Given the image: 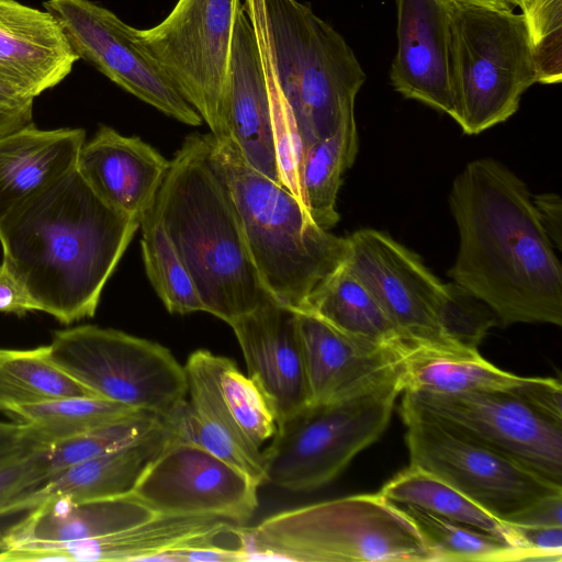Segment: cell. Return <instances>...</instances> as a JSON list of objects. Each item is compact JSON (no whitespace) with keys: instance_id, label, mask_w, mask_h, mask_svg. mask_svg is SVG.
<instances>
[{"instance_id":"1","label":"cell","mask_w":562,"mask_h":562,"mask_svg":"<svg viewBox=\"0 0 562 562\" xmlns=\"http://www.w3.org/2000/svg\"><path fill=\"white\" fill-rule=\"evenodd\" d=\"M450 207L460 245L449 274L499 325L562 324V270L525 183L493 159L469 162Z\"/></svg>"},{"instance_id":"2","label":"cell","mask_w":562,"mask_h":562,"mask_svg":"<svg viewBox=\"0 0 562 562\" xmlns=\"http://www.w3.org/2000/svg\"><path fill=\"white\" fill-rule=\"evenodd\" d=\"M138 228L75 167L0 221L2 260L38 312L68 325L95 314Z\"/></svg>"},{"instance_id":"3","label":"cell","mask_w":562,"mask_h":562,"mask_svg":"<svg viewBox=\"0 0 562 562\" xmlns=\"http://www.w3.org/2000/svg\"><path fill=\"white\" fill-rule=\"evenodd\" d=\"M165 228L204 312L228 325L272 299L247 247L231 190L211 155V133L186 136L147 212Z\"/></svg>"},{"instance_id":"4","label":"cell","mask_w":562,"mask_h":562,"mask_svg":"<svg viewBox=\"0 0 562 562\" xmlns=\"http://www.w3.org/2000/svg\"><path fill=\"white\" fill-rule=\"evenodd\" d=\"M211 155L235 201L265 290L278 303L301 310L344 261L347 237L318 226L289 190L250 167L232 139L211 134Z\"/></svg>"},{"instance_id":"5","label":"cell","mask_w":562,"mask_h":562,"mask_svg":"<svg viewBox=\"0 0 562 562\" xmlns=\"http://www.w3.org/2000/svg\"><path fill=\"white\" fill-rule=\"evenodd\" d=\"M243 7L261 25L305 154L355 117L366 74L345 38L308 5L297 0H245Z\"/></svg>"},{"instance_id":"6","label":"cell","mask_w":562,"mask_h":562,"mask_svg":"<svg viewBox=\"0 0 562 562\" xmlns=\"http://www.w3.org/2000/svg\"><path fill=\"white\" fill-rule=\"evenodd\" d=\"M249 560L436 562L413 520L379 493L358 494L238 527Z\"/></svg>"},{"instance_id":"7","label":"cell","mask_w":562,"mask_h":562,"mask_svg":"<svg viewBox=\"0 0 562 562\" xmlns=\"http://www.w3.org/2000/svg\"><path fill=\"white\" fill-rule=\"evenodd\" d=\"M405 368L340 398L310 403L278 424L262 449L265 483L308 492L336 479L387 427Z\"/></svg>"},{"instance_id":"8","label":"cell","mask_w":562,"mask_h":562,"mask_svg":"<svg viewBox=\"0 0 562 562\" xmlns=\"http://www.w3.org/2000/svg\"><path fill=\"white\" fill-rule=\"evenodd\" d=\"M448 4L453 120L464 133L479 134L510 117L538 82L531 40L524 15L512 9Z\"/></svg>"},{"instance_id":"9","label":"cell","mask_w":562,"mask_h":562,"mask_svg":"<svg viewBox=\"0 0 562 562\" xmlns=\"http://www.w3.org/2000/svg\"><path fill=\"white\" fill-rule=\"evenodd\" d=\"M184 370L187 398L168 416L170 430L265 483L262 447L278 426L265 392L234 360L206 349L193 351Z\"/></svg>"},{"instance_id":"10","label":"cell","mask_w":562,"mask_h":562,"mask_svg":"<svg viewBox=\"0 0 562 562\" xmlns=\"http://www.w3.org/2000/svg\"><path fill=\"white\" fill-rule=\"evenodd\" d=\"M49 359L93 395L166 416L187 398L184 366L165 346L97 325L57 330Z\"/></svg>"},{"instance_id":"11","label":"cell","mask_w":562,"mask_h":562,"mask_svg":"<svg viewBox=\"0 0 562 562\" xmlns=\"http://www.w3.org/2000/svg\"><path fill=\"white\" fill-rule=\"evenodd\" d=\"M240 0H178L157 25L132 34L137 46L201 115L216 139H229L227 92Z\"/></svg>"},{"instance_id":"12","label":"cell","mask_w":562,"mask_h":562,"mask_svg":"<svg viewBox=\"0 0 562 562\" xmlns=\"http://www.w3.org/2000/svg\"><path fill=\"white\" fill-rule=\"evenodd\" d=\"M400 413L409 464L440 479L503 522L562 492L561 485L424 412L402 402Z\"/></svg>"},{"instance_id":"13","label":"cell","mask_w":562,"mask_h":562,"mask_svg":"<svg viewBox=\"0 0 562 562\" xmlns=\"http://www.w3.org/2000/svg\"><path fill=\"white\" fill-rule=\"evenodd\" d=\"M344 262L411 347L449 358L481 357L463 351L446 337L439 321L446 283L390 235L372 228L355 232L347 237Z\"/></svg>"},{"instance_id":"14","label":"cell","mask_w":562,"mask_h":562,"mask_svg":"<svg viewBox=\"0 0 562 562\" xmlns=\"http://www.w3.org/2000/svg\"><path fill=\"white\" fill-rule=\"evenodd\" d=\"M402 402L562 486V424L505 392L404 390Z\"/></svg>"},{"instance_id":"15","label":"cell","mask_w":562,"mask_h":562,"mask_svg":"<svg viewBox=\"0 0 562 562\" xmlns=\"http://www.w3.org/2000/svg\"><path fill=\"white\" fill-rule=\"evenodd\" d=\"M76 56L119 87L183 124L203 120L159 66L135 43L132 26L91 0H45Z\"/></svg>"},{"instance_id":"16","label":"cell","mask_w":562,"mask_h":562,"mask_svg":"<svg viewBox=\"0 0 562 562\" xmlns=\"http://www.w3.org/2000/svg\"><path fill=\"white\" fill-rule=\"evenodd\" d=\"M252 477L172 434L133 494L156 514L213 516L244 525L258 507Z\"/></svg>"},{"instance_id":"17","label":"cell","mask_w":562,"mask_h":562,"mask_svg":"<svg viewBox=\"0 0 562 562\" xmlns=\"http://www.w3.org/2000/svg\"><path fill=\"white\" fill-rule=\"evenodd\" d=\"M394 89L454 116L452 40L447 0H396Z\"/></svg>"},{"instance_id":"18","label":"cell","mask_w":562,"mask_h":562,"mask_svg":"<svg viewBox=\"0 0 562 562\" xmlns=\"http://www.w3.org/2000/svg\"><path fill=\"white\" fill-rule=\"evenodd\" d=\"M229 326L278 424L310 404L295 310L269 299Z\"/></svg>"},{"instance_id":"19","label":"cell","mask_w":562,"mask_h":562,"mask_svg":"<svg viewBox=\"0 0 562 562\" xmlns=\"http://www.w3.org/2000/svg\"><path fill=\"white\" fill-rule=\"evenodd\" d=\"M296 312L310 403L346 396L403 369L414 352L349 336L317 316Z\"/></svg>"},{"instance_id":"20","label":"cell","mask_w":562,"mask_h":562,"mask_svg":"<svg viewBox=\"0 0 562 562\" xmlns=\"http://www.w3.org/2000/svg\"><path fill=\"white\" fill-rule=\"evenodd\" d=\"M235 522L213 516L155 514L128 528L102 537L41 549L9 552L10 561H154L159 554L186 548H207Z\"/></svg>"},{"instance_id":"21","label":"cell","mask_w":562,"mask_h":562,"mask_svg":"<svg viewBox=\"0 0 562 562\" xmlns=\"http://www.w3.org/2000/svg\"><path fill=\"white\" fill-rule=\"evenodd\" d=\"M226 114L229 139L246 162L282 186L269 85L256 33L244 7L232 42Z\"/></svg>"},{"instance_id":"22","label":"cell","mask_w":562,"mask_h":562,"mask_svg":"<svg viewBox=\"0 0 562 562\" xmlns=\"http://www.w3.org/2000/svg\"><path fill=\"white\" fill-rule=\"evenodd\" d=\"M169 165L170 160L142 138L102 125L82 145L76 168L106 204L140 222Z\"/></svg>"},{"instance_id":"23","label":"cell","mask_w":562,"mask_h":562,"mask_svg":"<svg viewBox=\"0 0 562 562\" xmlns=\"http://www.w3.org/2000/svg\"><path fill=\"white\" fill-rule=\"evenodd\" d=\"M77 60L49 12L0 0L1 80L35 99L63 81Z\"/></svg>"},{"instance_id":"24","label":"cell","mask_w":562,"mask_h":562,"mask_svg":"<svg viewBox=\"0 0 562 562\" xmlns=\"http://www.w3.org/2000/svg\"><path fill=\"white\" fill-rule=\"evenodd\" d=\"M171 436L164 424L132 445L75 463L13 499L0 517L29 512L42 503L59 498L80 502L130 494Z\"/></svg>"},{"instance_id":"25","label":"cell","mask_w":562,"mask_h":562,"mask_svg":"<svg viewBox=\"0 0 562 562\" xmlns=\"http://www.w3.org/2000/svg\"><path fill=\"white\" fill-rule=\"evenodd\" d=\"M156 513L130 494L42 503L2 535L0 551L41 549L102 537L139 524Z\"/></svg>"},{"instance_id":"26","label":"cell","mask_w":562,"mask_h":562,"mask_svg":"<svg viewBox=\"0 0 562 562\" xmlns=\"http://www.w3.org/2000/svg\"><path fill=\"white\" fill-rule=\"evenodd\" d=\"M82 128L34 124L0 137V221L76 167Z\"/></svg>"},{"instance_id":"27","label":"cell","mask_w":562,"mask_h":562,"mask_svg":"<svg viewBox=\"0 0 562 562\" xmlns=\"http://www.w3.org/2000/svg\"><path fill=\"white\" fill-rule=\"evenodd\" d=\"M299 311L374 345L406 352L417 350L403 339L373 294L344 261L316 285Z\"/></svg>"},{"instance_id":"28","label":"cell","mask_w":562,"mask_h":562,"mask_svg":"<svg viewBox=\"0 0 562 562\" xmlns=\"http://www.w3.org/2000/svg\"><path fill=\"white\" fill-rule=\"evenodd\" d=\"M358 135L355 117L345 121L329 137L315 142L303 158L301 188L311 218L329 231L339 221L336 200L341 177L355 161Z\"/></svg>"},{"instance_id":"29","label":"cell","mask_w":562,"mask_h":562,"mask_svg":"<svg viewBox=\"0 0 562 562\" xmlns=\"http://www.w3.org/2000/svg\"><path fill=\"white\" fill-rule=\"evenodd\" d=\"M530 376L506 372L482 356L476 359L439 357L416 350L406 362L404 390L437 393L505 392L517 396Z\"/></svg>"},{"instance_id":"30","label":"cell","mask_w":562,"mask_h":562,"mask_svg":"<svg viewBox=\"0 0 562 562\" xmlns=\"http://www.w3.org/2000/svg\"><path fill=\"white\" fill-rule=\"evenodd\" d=\"M93 395L47 355V346L34 349H0V408L11 413L15 407L52 400Z\"/></svg>"},{"instance_id":"31","label":"cell","mask_w":562,"mask_h":562,"mask_svg":"<svg viewBox=\"0 0 562 562\" xmlns=\"http://www.w3.org/2000/svg\"><path fill=\"white\" fill-rule=\"evenodd\" d=\"M139 413L144 412L86 395L23 405L10 414L23 420L27 439L37 449Z\"/></svg>"},{"instance_id":"32","label":"cell","mask_w":562,"mask_h":562,"mask_svg":"<svg viewBox=\"0 0 562 562\" xmlns=\"http://www.w3.org/2000/svg\"><path fill=\"white\" fill-rule=\"evenodd\" d=\"M378 493L391 503L407 504L510 541L505 522L415 465L409 464L398 472Z\"/></svg>"},{"instance_id":"33","label":"cell","mask_w":562,"mask_h":562,"mask_svg":"<svg viewBox=\"0 0 562 562\" xmlns=\"http://www.w3.org/2000/svg\"><path fill=\"white\" fill-rule=\"evenodd\" d=\"M394 504L416 525L435 552L436 562L536 561L529 551L505 538L407 504Z\"/></svg>"},{"instance_id":"34","label":"cell","mask_w":562,"mask_h":562,"mask_svg":"<svg viewBox=\"0 0 562 562\" xmlns=\"http://www.w3.org/2000/svg\"><path fill=\"white\" fill-rule=\"evenodd\" d=\"M162 426L160 416L139 413L35 449L36 465L44 481L75 463L132 445Z\"/></svg>"},{"instance_id":"35","label":"cell","mask_w":562,"mask_h":562,"mask_svg":"<svg viewBox=\"0 0 562 562\" xmlns=\"http://www.w3.org/2000/svg\"><path fill=\"white\" fill-rule=\"evenodd\" d=\"M139 227L145 270L166 310L181 315L204 312L194 283L162 225L146 213Z\"/></svg>"},{"instance_id":"36","label":"cell","mask_w":562,"mask_h":562,"mask_svg":"<svg viewBox=\"0 0 562 562\" xmlns=\"http://www.w3.org/2000/svg\"><path fill=\"white\" fill-rule=\"evenodd\" d=\"M439 321L446 337L458 348L480 353L477 347L488 329L499 325L494 311L456 282L446 283Z\"/></svg>"},{"instance_id":"37","label":"cell","mask_w":562,"mask_h":562,"mask_svg":"<svg viewBox=\"0 0 562 562\" xmlns=\"http://www.w3.org/2000/svg\"><path fill=\"white\" fill-rule=\"evenodd\" d=\"M540 83L562 79V0H529L521 10Z\"/></svg>"},{"instance_id":"38","label":"cell","mask_w":562,"mask_h":562,"mask_svg":"<svg viewBox=\"0 0 562 562\" xmlns=\"http://www.w3.org/2000/svg\"><path fill=\"white\" fill-rule=\"evenodd\" d=\"M34 451L26 450L0 461V515L13 499L42 483Z\"/></svg>"},{"instance_id":"39","label":"cell","mask_w":562,"mask_h":562,"mask_svg":"<svg viewBox=\"0 0 562 562\" xmlns=\"http://www.w3.org/2000/svg\"><path fill=\"white\" fill-rule=\"evenodd\" d=\"M505 525L510 542L529 551L536 561L562 560V527Z\"/></svg>"},{"instance_id":"40","label":"cell","mask_w":562,"mask_h":562,"mask_svg":"<svg viewBox=\"0 0 562 562\" xmlns=\"http://www.w3.org/2000/svg\"><path fill=\"white\" fill-rule=\"evenodd\" d=\"M34 98L0 79V137L33 123Z\"/></svg>"},{"instance_id":"41","label":"cell","mask_w":562,"mask_h":562,"mask_svg":"<svg viewBox=\"0 0 562 562\" xmlns=\"http://www.w3.org/2000/svg\"><path fill=\"white\" fill-rule=\"evenodd\" d=\"M37 311L30 294L9 266L0 263V313L23 316Z\"/></svg>"},{"instance_id":"42","label":"cell","mask_w":562,"mask_h":562,"mask_svg":"<svg viewBox=\"0 0 562 562\" xmlns=\"http://www.w3.org/2000/svg\"><path fill=\"white\" fill-rule=\"evenodd\" d=\"M154 561H249V553L244 546L237 548H228L223 546H214L207 548H186L175 549L159 554Z\"/></svg>"},{"instance_id":"43","label":"cell","mask_w":562,"mask_h":562,"mask_svg":"<svg viewBox=\"0 0 562 562\" xmlns=\"http://www.w3.org/2000/svg\"><path fill=\"white\" fill-rule=\"evenodd\" d=\"M507 522L520 526L562 527V492L542 498Z\"/></svg>"},{"instance_id":"44","label":"cell","mask_w":562,"mask_h":562,"mask_svg":"<svg viewBox=\"0 0 562 562\" xmlns=\"http://www.w3.org/2000/svg\"><path fill=\"white\" fill-rule=\"evenodd\" d=\"M532 202L551 241L561 248L562 205L559 195L544 193L535 196Z\"/></svg>"},{"instance_id":"45","label":"cell","mask_w":562,"mask_h":562,"mask_svg":"<svg viewBox=\"0 0 562 562\" xmlns=\"http://www.w3.org/2000/svg\"><path fill=\"white\" fill-rule=\"evenodd\" d=\"M26 436V425L0 420V461L26 450H33Z\"/></svg>"},{"instance_id":"46","label":"cell","mask_w":562,"mask_h":562,"mask_svg":"<svg viewBox=\"0 0 562 562\" xmlns=\"http://www.w3.org/2000/svg\"><path fill=\"white\" fill-rule=\"evenodd\" d=\"M458 4L488 7L496 9H512L505 0H448Z\"/></svg>"},{"instance_id":"47","label":"cell","mask_w":562,"mask_h":562,"mask_svg":"<svg viewBox=\"0 0 562 562\" xmlns=\"http://www.w3.org/2000/svg\"><path fill=\"white\" fill-rule=\"evenodd\" d=\"M510 7L512 5H517L519 7L521 10L526 7V4L528 3L529 0H505Z\"/></svg>"},{"instance_id":"48","label":"cell","mask_w":562,"mask_h":562,"mask_svg":"<svg viewBox=\"0 0 562 562\" xmlns=\"http://www.w3.org/2000/svg\"><path fill=\"white\" fill-rule=\"evenodd\" d=\"M2 535L0 533V542H1Z\"/></svg>"},{"instance_id":"49","label":"cell","mask_w":562,"mask_h":562,"mask_svg":"<svg viewBox=\"0 0 562 562\" xmlns=\"http://www.w3.org/2000/svg\"><path fill=\"white\" fill-rule=\"evenodd\" d=\"M0 411H1V408H0Z\"/></svg>"}]
</instances>
